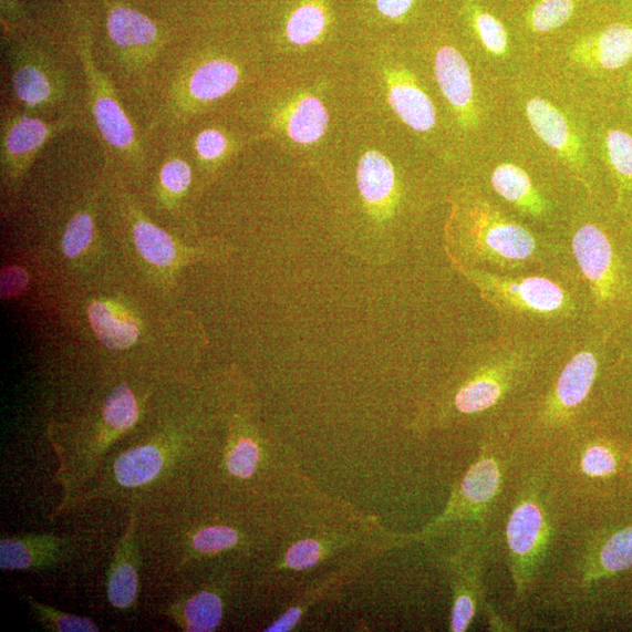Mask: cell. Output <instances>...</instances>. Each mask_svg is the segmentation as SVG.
Masks as SVG:
<instances>
[{
  "label": "cell",
  "instance_id": "cell-31",
  "mask_svg": "<svg viewBox=\"0 0 632 632\" xmlns=\"http://www.w3.org/2000/svg\"><path fill=\"white\" fill-rule=\"evenodd\" d=\"M34 613L44 626L59 632H96L97 625L90 619L61 613L53 608L42 605L29 599Z\"/></svg>",
  "mask_w": 632,
  "mask_h": 632
},
{
  "label": "cell",
  "instance_id": "cell-15",
  "mask_svg": "<svg viewBox=\"0 0 632 632\" xmlns=\"http://www.w3.org/2000/svg\"><path fill=\"white\" fill-rule=\"evenodd\" d=\"M237 65L227 59H213L197 66L183 85L180 100L183 106L211 104L228 95L239 83Z\"/></svg>",
  "mask_w": 632,
  "mask_h": 632
},
{
  "label": "cell",
  "instance_id": "cell-43",
  "mask_svg": "<svg viewBox=\"0 0 632 632\" xmlns=\"http://www.w3.org/2000/svg\"><path fill=\"white\" fill-rule=\"evenodd\" d=\"M0 2H2L3 17L7 15V18L10 19L20 18L19 7L15 0H0Z\"/></svg>",
  "mask_w": 632,
  "mask_h": 632
},
{
  "label": "cell",
  "instance_id": "cell-33",
  "mask_svg": "<svg viewBox=\"0 0 632 632\" xmlns=\"http://www.w3.org/2000/svg\"><path fill=\"white\" fill-rule=\"evenodd\" d=\"M601 563L610 572H621L632 567V527L623 529L607 542Z\"/></svg>",
  "mask_w": 632,
  "mask_h": 632
},
{
  "label": "cell",
  "instance_id": "cell-6",
  "mask_svg": "<svg viewBox=\"0 0 632 632\" xmlns=\"http://www.w3.org/2000/svg\"><path fill=\"white\" fill-rule=\"evenodd\" d=\"M125 218L137 259L156 279H173L200 258V250L187 247L160 229L132 200L125 199Z\"/></svg>",
  "mask_w": 632,
  "mask_h": 632
},
{
  "label": "cell",
  "instance_id": "cell-3",
  "mask_svg": "<svg viewBox=\"0 0 632 632\" xmlns=\"http://www.w3.org/2000/svg\"><path fill=\"white\" fill-rule=\"evenodd\" d=\"M570 255L583 284L589 320L605 321L626 293L622 262L613 241L597 224L586 222L570 239Z\"/></svg>",
  "mask_w": 632,
  "mask_h": 632
},
{
  "label": "cell",
  "instance_id": "cell-9",
  "mask_svg": "<svg viewBox=\"0 0 632 632\" xmlns=\"http://www.w3.org/2000/svg\"><path fill=\"white\" fill-rule=\"evenodd\" d=\"M106 28L110 42L122 59L133 65H146L159 46V30L153 20L139 11L113 4L107 10Z\"/></svg>",
  "mask_w": 632,
  "mask_h": 632
},
{
  "label": "cell",
  "instance_id": "cell-11",
  "mask_svg": "<svg viewBox=\"0 0 632 632\" xmlns=\"http://www.w3.org/2000/svg\"><path fill=\"white\" fill-rule=\"evenodd\" d=\"M526 114L529 124L545 145L576 169L580 170L583 167L581 142L556 106L543 99L535 97L527 102Z\"/></svg>",
  "mask_w": 632,
  "mask_h": 632
},
{
  "label": "cell",
  "instance_id": "cell-14",
  "mask_svg": "<svg viewBox=\"0 0 632 632\" xmlns=\"http://www.w3.org/2000/svg\"><path fill=\"white\" fill-rule=\"evenodd\" d=\"M91 328L97 340L112 351H127L141 336V323L124 304L113 300H94L87 309Z\"/></svg>",
  "mask_w": 632,
  "mask_h": 632
},
{
  "label": "cell",
  "instance_id": "cell-20",
  "mask_svg": "<svg viewBox=\"0 0 632 632\" xmlns=\"http://www.w3.org/2000/svg\"><path fill=\"white\" fill-rule=\"evenodd\" d=\"M542 531V515L531 503L520 505L507 527V540L512 552L527 556L532 552Z\"/></svg>",
  "mask_w": 632,
  "mask_h": 632
},
{
  "label": "cell",
  "instance_id": "cell-18",
  "mask_svg": "<svg viewBox=\"0 0 632 632\" xmlns=\"http://www.w3.org/2000/svg\"><path fill=\"white\" fill-rule=\"evenodd\" d=\"M329 121V112L322 102L315 96L305 95L290 107L284 126L297 144L312 145L328 131Z\"/></svg>",
  "mask_w": 632,
  "mask_h": 632
},
{
  "label": "cell",
  "instance_id": "cell-12",
  "mask_svg": "<svg viewBox=\"0 0 632 632\" xmlns=\"http://www.w3.org/2000/svg\"><path fill=\"white\" fill-rule=\"evenodd\" d=\"M577 63L593 70L617 71L632 59V27L613 24L587 37L574 46Z\"/></svg>",
  "mask_w": 632,
  "mask_h": 632
},
{
  "label": "cell",
  "instance_id": "cell-39",
  "mask_svg": "<svg viewBox=\"0 0 632 632\" xmlns=\"http://www.w3.org/2000/svg\"><path fill=\"white\" fill-rule=\"evenodd\" d=\"M30 278L25 270L20 268H8L2 271V280H0V288H2V298L12 299L22 294L28 288Z\"/></svg>",
  "mask_w": 632,
  "mask_h": 632
},
{
  "label": "cell",
  "instance_id": "cell-44",
  "mask_svg": "<svg viewBox=\"0 0 632 632\" xmlns=\"http://www.w3.org/2000/svg\"><path fill=\"white\" fill-rule=\"evenodd\" d=\"M631 2H632V0H631Z\"/></svg>",
  "mask_w": 632,
  "mask_h": 632
},
{
  "label": "cell",
  "instance_id": "cell-7",
  "mask_svg": "<svg viewBox=\"0 0 632 632\" xmlns=\"http://www.w3.org/2000/svg\"><path fill=\"white\" fill-rule=\"evenodd\" d=\"M10 83L17 104L33 115L56 107L65 96V83L52 59L32 48L10 51Z\"/></svg>",
  "mask_w": 632,
  "mask_h": 632
},
{
  "label": "cell",
  "instance_id": "cell-23",
  "mask_svg": "<svg viewBox=\"0 0 632 632\" xmlns=\"http://www.w3.org/2000/svg\"><path fill=\"white\" fill-rule=\"evenodd\" d=\"M54 539L18 540L8 539L0 543V567L3 570L28 569L49 557L54 550Z\"/></svg>",
  "mask_w": 632,
  "mask_h": 632
},
{
  "label": "cell",
  "instance_id": "cell-2",
  "mask_svg": "<svg viewBox=\"0 0 632 632\" xmlns=\"http://www.w3.org/2000/svg\"><path fill=\"white\" fill-rule=\"evenodd\" d=\"M457 244L455 260L468 268L503 274L567 269L562 259L566 249L542 241L485 198L474 200L465 210Z\"/></svg>",
  "mask_w": 632,
  "mask_h": 632
},
{
  "label": "cell",
  "instance_id": "cell-13",
  "mask_svg": "<svg viewBox=\"0 0 632 632\" xmlns=\"http://www.w3.org/2000/svg\"><path fill=\"white\" fill-rule=\"evenodd\" d=\"M390 104L407 127L425 133L436 125V110L433 101L416 83V79L404 70H392L386 76Z\"/></svg>",
  "mask_w": 632,
  "mask_h": 632
},
{
  "label": "cell",
  "instance_id": "cell-34",
  "mask_svg": "<svg viewBox=\"0 0 632 632\" xmlns=\"http://www.w3.org/2000/svg\"><path fill=\"white\" fill-rule=\"evenodd\" d=\"M195 152L204 165L221 159L229 149V139L226 134L218 129L208 128L201 131L195 139Z\"/></svg>",
  "mask_w": 632,
  "mask_h": 632
},
{
  "label": "cell",
  "instance_id": "cell-16",
  "mask_svg": "<svg viewBox=\"0 0 632 632\" xmlns=\"http://www.w3.org/2000/svg\"><path fill=\"white\" fill-rule=\"evenodd\" d=\"M358 186L373 211L393 210L396 200V175L392 162L377 152L365 153L359 163Z\"/></svg>",
  "mask_w": 632,
  "mask_h": 632
},
{
  "label": "cell",
  "instance_id": "cell-8",
  "mask_svg": "<svg viewBox=\"0 0 632 632\" xmlns=\"http://www.w3.org/2000/svg\"><path fill=\"white\" fill-rule=\"evenodd\" d=\"M600 342L595 339L574 340L569 355L547 401L550 416H568L587 400L593 388L600 366Z\"/></svg>",
  "mask_w": 632,
  "mask_h": 632
},
{
  "label": "cell",
  "instance_id": "cell-1",
  "mask_svg": "<svg viewBox=\"0 0 632 632\" xmlns=\"http://www.w3.org/2000/svg\"><path fill=\"white\" fill-rule=\"evenodd\" d=\"M480 297L491 304L505 333L555 339L581 335L589 321L583 284L577 269L503 274L456 265Z\"/></svg>",
  "mask_w": 632,
  "mask_h": 632
},
{
  "label": "cell",
  "instance_id": "cell-40",
  "mask_svg": "<svg viewBox=\"0 0 632 632\" xmlns=\"http://www.w3.org/2000/svg\"><path fill=\"white\" fill-rule=\"evenodd\" d=\"M475 604L468 597H460L454 607L452 628L455 632L465 631L475 617Z\"/></svg>",
  "mask_w": 632,
  "mask_h": 632
},
{
  "label": "cell",
  "instance_id": "cell-30",
  "mask_svg": "<svg viewBox=\"0 0 632 632\" xmlns=\"http://www.w3.org/2000/svg\"><path fill=\"white\" fill-rule=\"evenodd\" d=\"M474 28L483 46L496 56H503L508 51V34L500 22L491 13L476 9L473 14Z\"/></svg>",
  "mask_w": 632,
  "mask_h": 632
},
{
  "label": "cell",
  "instance_id": "cell-17",
  "mask_svg": "<svg viewBox=\"0 0 632 632\" xmlns=\"http://www.w3.org/2000/svg\"><path fill=\"white\" fill-rule=\"evenodd\" d=\"M494 190L521 214L536 219L545 218L550 210L548 200L541 195L531 177L522 168L504 163L491 175Z\"/></svg>",
  "mask_w": 632,
  "mask_h": 632
},
{
  "label": "cell",
  "instance_id": "cell-35",
  "mask_svg": "<svg viewBox=\"0 0 632 632\" xmlns=\"http://www.w3.org/2000/svg\"><path fill=\"white\" fill-rule=\"evenodd\" d=\"M238 542L235 529L226 526L209 527L198 532L194 540V547L201 553H216L230 548Z\"/></svg>",
  "mask_w": 632,
  "mask_h": 632
},
{
  "label": "cell",
  "instance_id": "cell-10",
  "mask_svg": "<svg viewBox=\"0 0 632 632\" xmlns=\"http://www.w3.org/2000/svg\"><path fill=\"white\" fill-rule=\"evenodd\" d=\"M438 86L466 128L478 124V110L470 68L464 56L452 46L442 48L435 60Z\"/></svg>",
  "mask_w": 632,
  "mask_h": 632
},
{
  "label": "cell",
  "instance_id": "cell-36",
  "mask_svg": "<svg viewBox=\"0 0 632 632\" xmlns=\"http://www.w3.org/2000/svg\"><path fill=\"white\" fill-rule=\"evenodd\" d=\"M259 460L258 446L249 439L238 443L228 458L229 472L239 478H250Z\"/></svg>",
  "mask_w": 632,
  "mask_h": 632
},
{
  "label": "cell",
  "instance_id": "cell-24",
  "mask_svg": "<svg viewBox=\"0 0 632 632\" xmlns=\"http://www.w3.org/2000/svg\"><path fill=\"white\" fill-rule=\"evenodd\" d=\"M328 25V17L317 4H304L297 9L287 27L288 38L294 45L304 46L315 42Z\"/></svg>",
  "mask_w": 632,
  "mask_h": 632
},
{
  "label": "cell",
  "instance_id": "cell-25",
  "mask_svg": "<svg viewBox=\"0 0 632 632\" xmlns=\"http://www.w3.org/2000/svg\"><path fill=\"white\" fill-rule=\"evenodd\" d=\"M116 559L108 580V599L114 607L127 609L137 597V570L125 556L118 555Z\"/></svg>",
  "mask_w": 632,
  "mask_h": 632
},
{
  "label": "cell",
  "instance_id": "cell-38",
  "mask_svg": "<svg viewBox=\"0 0 632 632\" xmlns=\"http://www.w3.org/2000/svg\"><path fill=\"white\" fill-rule=\"evenodd\" d=\"M320 552L321 549L317 541L303 540L291 547L287 556V563L292 569H309L318 563Z\"/></svg>",
  "mask_w": 632,
  "mask_h": 632
},
{
  "label": "cell",
  "instance_id": "cell-21",
  "mask_svg": "<svg viewBox=\"0 0 632 632\" xmlns=\"http://www.w3.org/2000/svg\"><path fill=\"white\" fill-rule=\"evenodd\" d=\"M95 239V208L93 201L85 204L68 222L61 237V251L72 261L89 255Z\"/></svg>",
  "mask_w": 632,
  "mask_h": 632
},
{
  "label": "cell",
  "instance_id": "cell-29",
  "mask_svg": "<svg viewBox=\"0 0 632 632\" xmlns=\"http://www.w3.org/2000/svg\"><path fill=\"white\" fill-rule=\"evenodd\" d=\"M576 10V0H540L528 14V24L535 32L547 33L569 22Z\"/></svg>",
  "mask_w": 632,
  "mask_h": 632
},
{
  "label": "cell",
  "instance_id": "cell-19",
  "mask_svg": "<svg viewBox=\"0 0 632 632\" xmlns=\"http://www.w3.org/2000/svg\"><path fill=\"white\" fill-rule=\"evenodd\" d=\"M163 457L153 445L134 448L117 458L114 472L122 486L136 487L153 480L160 472Z\"/></svg>",
  "mask_w": 632,
  "mask_h": 632
},
{
  "label": "cell",
  "instance_id": "cell-5",
  "mask_svg": "<svg viewBox=\"0 0 632 632\" xmlns=\"http://www.w3.org/2000/svg\"><path fill=\"white\" fill-rule=\"evenodd\" d=\"M73 115L40 118L24 111H7L0 128L3 185L14 191L45 146L73 125Z\"/></svg>",
  "mask_w": 632,
  "mask_h": 632
},
{
  "label": "cell",
  "instance_id": "cell-22",
  "mask_svg": "<svg viewBox=\"0 0 632 632\" xmlns=\"http://www.w3.org/2000/svg\"><path fill=\"white\" fill-rule=\"evenodd\" d=\"M193 183V170L189 163L182 157H169L163 163L157 177L159 200L168 209H173L188 194Z\"/></svg>",
  "mask_w": 632,
  "mask_h": 632
},
{
  "label": "cell",
  "instance_id": "cell-26",
  "mask_svg": "<svg viewBox=\"0 0 632 632\" xmlns=\"http://www.w3.org/2000/svg\"><path fill=\"white\" fill-rule=\"evenodd\" d=\"M137 417L138 406L133 392L126 383L118 385L104 405L106 424L114 431L124 432L131 429Z\"/></svg>",
  "mask_w": 632,
  "mask_h": 632
},
{
  "label": "cell",
  "instance_id": "cell-27",
  "mask_svg": "<svg viewBox=\"0 0 632 632\" xmlns=\"http://www.w3.org/2000/svg\"><path fill=\"white\" fill-rule=\"evenodd\" d=\"M222 605L220 599L208 591L193 598L186 605L187 630L194 632L214 631L220 623Z\"/></svg>",
  "mask_w": 632,
  "mask_h": 632
},
{
  "label": "cell",
  "instance_id": "cell-4",
  "mask_svg": "<svg viewBox=\"0 0 632 632\" xmlns=\"http://www.w3.org/2000/svg\"><path fill=\"white\" fill-rule=\"evenodd\" d=\"M76 48L86 77L90 112L102 145L115 158L138 166L142 148L137 133L112 81L95 65L91 32H81Z\"/></svg>",
  "mask_w": 632,
  "mask_h": 632
},
{
  "label": "cell",
  "instance_id": "cell-37",
  "mask_svg": "<svg viewBox=\"0 0 632 632\" xmlns=\"http://www.w3.org/2000/svg\"><path fill=\"white\" fill-rule=\"evenodd\" d=\"M582 468L590 477H604L615 472L617 462L605 447L594 446L586 453Z\"/></svg>",
  "mask_w": 632,
  "mask_h": 632
},
{
  "label": "cell",
  "instance_id": "cell-42",
  "mask_svg": "<svg viewBox=\"0 0 632 632\" xmlns=\"http://www.w3.org/2000/svg\"><path fill=\"white\" fill-rule=\"evenodd\" d=\"M301 611L298 608H292L287 614L282 615L277 622L267 629L268 632H284L290 631L299 621Z\"/></svg>",
  "mask_w": 632,
  "mask_h": 632
},
{
  "label": "cell",
  "instance_id": "cell-41",
  "mask_svg": "<svg viewBox=\"0 0 632 632\" xmlns=\"http://www.w3.org/2000/svg\"><path fill=\"white\" fill-rule=\"evenodd\" d=\"M414 0H376L379 11L386 18L398 19L410 12Z\"/></svg>",
  "mask_w": 632,
  "mask_h": 632
},
{
  "label": "cell",
  "instance_id": "cell-28",
  "mask_svg": "<svg viewBox=\"0 0 632 632\" xmlns=\"http://www.w3.org/2000/svg\"><path fill=\"white\" fill-rule=\"evenodd\" d=\"M499 472L494 460H481L466 475L463 493L468 500L486 503L495 497L499 487Z\"/></svg>",
  "mask_w": 632,
  "mask_h": 632
},
{
  "label": "cell",
  "instance_id": "cell-32",
  "mask_svg": "<svg viewBox=\"0 0 632 632\" xmlns=\"http://www.w3.org/2000/svg\"><path fill=\"white\" fill-rule=\"evenodd\" d=\"M605 147L611 168L621 179H632V136L623 131H610Z\"/></svg>",
  "mask_w": 632,
  "mask_h": 632
}]
</instances>
